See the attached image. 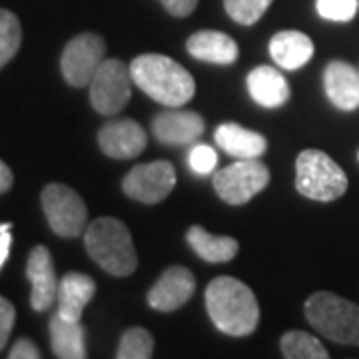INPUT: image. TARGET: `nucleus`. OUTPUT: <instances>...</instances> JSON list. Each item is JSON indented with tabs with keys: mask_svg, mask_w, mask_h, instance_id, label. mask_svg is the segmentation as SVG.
Here are the masks:
<instances>
[{
	"mask_svg": "<svg viewBox=\"0 0 359 359\" xmlns=\"http://www.w3.org/2000/svg\"><path fill=\"white\" fill-rule=\"evenodd\" d=\"M205 309L219 332L231 337L254 334L259 323L254 292L230 276H219L205 287Z\"/></svg>",
	"mask_w": 359,
	"mask_h": 359,
	"instance_id": "1",
	"label": "nucleus"
},
{
	"mask_svg": "<svg viewBox=\"0 0 359 359\" xmlns=\"http://www.w3.org/2000/svg\"><path fill=\"white\" fill-rule=\"evenodd\" d=\"M130 72L144 94L168 108H180L196 94L192 74L164 54H142L132 60Z\"/></svg>",
	"mask_w": 359,
	"mask_h": 359,
	"instance_id": "2",
	"label": "nucleus"
},
{
	"mask_svg": "<svg viewBox=\"0 0 359 359\" xmlns=\"http://www.w3.org/2000/svg\"><path fill=\"white\" fill-rule=\"evenodd\" d=\"M84 244L88 256L110 276L126 278L138 268L132 233L120 219H94L84 231Z\"/></svg>",
	"mask_w": 359,
	"mask_h": 359,
	"instance_id": "3",
	"label": "nucleus"
},
{
	"mask_svg": "<svg viewBox=\"0 0 359 359\" xmlns=\"http://www.w3.org/2000/svg\"><path fill=\"white\" fill-rule=\"evenodd\" d=\"M306 318L323 337L341 346H359V306L332 292H316L306 302Z\"/></svg>",
	"mask_w": 359,
	"mask_h": 359,
	"instance_id": "4",
	"label": "nucleus"
},
{
	"mask_svg": "<svg viewBox=\"0 0 359 359\" xmlns=\"http://www.w3.org/2000/svg\"><path fill=\"white\" fill-rule=\"evenodd\" d=\"M295 188L316 202H334L347 190V176L321 150H304L295 160Z\"/></svg>",
	"mask_w": 359,
	"mask_h": 359,
	"instance_id": "5",
	"label": "nucleus"
},
{
	"mask_svg": "<svg viewBox=\"0 0 359 359\" xmlns=\"http://www.w3.org/2000/svg\"><path fill=\"white\" fill-rule=\"evenodd\" d=\"M132 72L118 58L104 60L98 72L90 82V102L92 108L104 116L118 114L126 108L130 96H132Z\"/></svg>",
	"mask_w": 359,
	"mask_h": 359,
	"instance_id": "6",
	"label": "nucleus"
},
{
	"mask_svg": "<svg viewBox=\"0 0 359 359\" xmlns=\"http://www.w3.org/2000/svg\"><path fill=\"white\" fill-rule=\"evenodd\" d=\"M42 208L54 233L62 238H78L86 230V204L72 188L65 184H48L42 190Z\"/></svg>",
	"mask_w": 359,
	"mask_h": 359,
	"instance_id": "7",
	"label": "nucleus"
},
{
	"mask_svg": "<svg viewBox=\"0 0 359 359\" xmlns=\"http://www.w3.org/2000/svg\"><path fill=\"white\" fill-rule=\"evenodd\" d=\"M269 184V170L257 160H238L214 174V190L231 205H242Z\"/></svg>",
	"mask_w": 359,
	"mask_h": 359,
	"instance_id": "8",
	"label": "nucleus"
},
{
	"mask_svg": "<svg viewBox=\"0 0 359 359\" xmlns=\"http://www.w3.org/2000/svg\"><path fill=\"white\" fill-rule=\"evenodd\" d=\"M104 52H106V44L102 36L92 32L74 36L65 46L60 58V68L66 82L74 88L90 86L92 78L104 62Z\"/></svg>",
	"mask_w": 359,
	"mask_h": 359,
	"instance_id": "9",
	"label": "nucleus"
},
{
	"mask_svg": "<svg viewBox=\"0 0 359 359\" xmlns=\"http://www.w3.org/2000/svg\"><path fill=\"white\" fill-rule=\"evenodd\" d=\"M176 186V170L166 160L132 168L122 182L124 194L142 204H158Z\"/></svg>",
	"mask_w": 359,
	"mask_h": 359,
	"instance_id": "10",
	"label": "nucleus"
},
{
	"mask_svg": "<svg viewBox=\"0 0 359 359\" xmlns=\"http://www.w3.org/2000/svg\"><path fill=\"white\" fill-rule=\"evenodd\" d=\"M26 278L32 285L30 292V306L34 311H46L52 308V304L58 297V283L54 271V262H52L50 252L44 245H36L26 264Z\"/></svg>",
	"mask_w": 359,
	"mask_h": 359,
	"instance_id": "11",
	"label": "nucleus"
},
{
	"mask_svg": "<svg viewBox=\"0 0 359 359\" xmlns=\"http://www.w3.org/2000/svg\"><path fill=\"white\" fill-rule=\"evenodd\" d=\"M196 292V280L192 271L184 266H172L168 268L158 282L148 292V304L156 311H176Z\"/></svg>",
	"mask_w": 359,
	"mask_h": 359,
	"instance_id": "12",
	"label": "nucleus"
},
{
	"mask_svg": "<svg viewBox=\"0 0 359 359\" xmlns=\"http://www.w3.org/2000/svg\"><path fill=\"white\" fill-rule=\"evenodd\" d=\"M205 122L198 112L170 108L158 114L152 122L156 140L164 146H188L204 134Z\"/></svg>",
	"mask_w": 359,
	"mask_h": 359,
	"instance_id": "13",
	"label": "nucleus"
},
{
	"mask_svg": "<svg viewBox=\"0 0 359 359\" xmlns=\"http://www.w3.org/2000/svg\"><path fill=\"white\" fill-rule=\"evenodd\" d=\"M98 144L106 156L114 160H130L146 150L148 138L138 122L114 120L98 132Z\"/></svg>",
	"mask_w": 359,
	"mask_h": 359,
	"instance_id": "14",
	"label": "nucleus"
},
{
	"mask_svg": "<svg viewBox=\"0 0 359 359\" xmlns=\"http://www.w3.org/2000/svg\"><path fill=\"white\" fill-rule=\"evenodd\" d=\"M323 88L335 108L351 112L359 108V72L344 60H334L325 66Z\"/></svg>",
	"mask_w": 359,
	"mask_h": 359,
	"instance_id": "15",
	"label": "nucleus"
},
{
	"mask_svg": "<svg viewBox=\"0 0 359 359\" xmlns=\"http://www.w3.org/2000/svg\"><path fill=\"white\" fill-rule=\"evenodd\" d=\"M186 46H188V52L194 58H198L202 62H210V65H233L238 60V54H240L236 40L228 34H224V32H218V30L194 32L186 42Z\"/></svg>",
	"mask_w": 359,
	"mask_h": 359,
	"instance_id": "16",
	"label": "nucleus"
},
{
	"mask_svg": "<svg viewBox=\"0 0 359 359\" xmlns=\"http://www.w3.org/2000/svg\"><path fill=\"white\" fill-rule=\"evenodd\" d=\"M96 294V283L86 273L70 271L58 283V313L66 320L80 321L84 308Z\"/></svg>",
	"mask_w": 359,
	"mask_h": 359,
	"instance_id": "17",
	"label": "nucleus"
},
{
	"mask_svg": "<svg viewBox=\"0 0 359 359\" xmlns=\"http://www.w3.org/2000/svg\"><path fill=\"white\" fill-rule=\"evenodd\" d=\"M250 96L264 108H280L290 100V84L278 68L257 66L248 74Z\"/></svg>",
	"mask_w": 359,
	"mask_h": 359,
	"instance_id": "18",
	"label": "nucleus"
},
{
	"mask_svg": "<svg viewBox=\"0 0 359 359\" xmlns=\"http://www.w3.org/2000/svg\"><path fill=\"white\" fill-rule=\"evenodd\" d=\"M214 138L226 154L233 156L238 160H257L268 148V140L262 134L252 132L240 124H233V122L218 126Z\"/></svg>",
	"mask_w": 359,
	"mask_h": 359,
	"instance_id": "19",
	"label": "nucleus"
},
{
	"mask_svg": "<svg viewBox=\"0 0 359 359\" xmlns=\"http://www.w3.org/2000/svg\"><path fill=\"white\" fill-rule=\"evenodd\" d=\"M269 54L283 70H297L313 56V42L304 32L283 30L269 40Z\"/></svg>",
	"mask_w": 359,
	"mask_h": 359,
	"instance_id": "20",
	"label": "nucleus"
},
{
	"mask_svg": "<svg viewBox=\"0 0 359 359\" xmlns=\"http://www.w3.org/2000/svg\"><path fill=\"white\" fill-rule=\"evenodd\" d=\"M50 344L58 359H86V335L82 323L66 320L58 311L50 320Z\"/></svg>",
	"mask_w": 359,
	"mask_h": 359,
	"instance_id": "21",
	"label": "nucleus"
},
{
	"mask_svg": "<svg viewBox=\"0 0 359 359\" xmlns=\"http://www.w3.org/2000/svg\"><path fill=\"white\" fill-rule=\"evenodd\" d=\"M188 244L198 256L210 264H224L236 257L240 244L230 236H214L202 226H192L186 236Z\"/></svg>",
	"mask_w": 359,
	"mask_h": 359,
	"instance_id": "22",
	"label": "nucleus"
},
{
	"mask_svg": "<svg viewBox=\"0 0 359 359\" xmlns=\"http://www.w3.org/2000/svg\"><path fill=\"white\" fill-rule=\"evenodd\" d=\"M280 346L285 359H330V353L320 339L306 332L283 334Z\"/></svg>",
	"mask_w": 359,
	"mask_h": 359,
	"instance_id": "23",
	"label": "nucleus"
},
{
	"mask_svg": "<svg viewBox=\"0 0 359 359\" xmlns=\"http://www.w3.org/2000/svg\"><path fill=\"white\" fill-rule=\"evenodd\" d=\"M154 335L144 327H130L122 335L116 359H152Z\"/></svg>",
	"mask_w": 359,
	"mask_h": 359,
	"instance_id": "24",
	"label": "nucleus"
},
{
	"mask_svg": "<svg viewBox=\"0 0 359 359\" xmlns=\"http://www.w3.org/2000/svg\"><path fill=\"white\" fill-rule=\"evenodd\" d=\"M22 42V28L18 16L0 8V68L11 62Z\"/></svg>",
	"mask_w": 359,
	"mask_h": 359,
	"instance_id": "25",
	"label": "nucleus"
},
{
	"mask_svg": "<svg viewBox=\"0 0 359 359\" xmlns=\"http://www.w3.org/2000/svg\"><path fill=\"white\" fill-rule=\"evenodd\" d=\"M271 2L273 0H224V6L226 13L231 16V20L250 26L264 16Z\"/></svg>",
	"mask_w": 359,
	"mask_h": 359,
	"instance_id": "26",
	"label": "nucleus"
},
{
	"mask_svg": "<svg viewBox=\"0 0 359 359\" xmlns=\"http://www.w3.org/2000/svg\"><path fill=\"white\" fill-rule=\"evenodd\" d=\"M318 13L325 20L349 22L359 11V0H318Z\"/></svg>",
	"mask_w": 359,
	"mask_h": 359,
	"instance_id": "27",
	"label": "nucleus"
},
{
	"mask_svg": "<svg viewBox=\"0 0 359 359\" xmlns=\"http://www.w3.org/2000/svg\"><path fill=\"white\" fill-rule=\"evenodd\" d=\"M216 164H218V156H216V150L205 146V144H198L194 146L192 152H190V168L198 176H208L216 170Z\"/></svg>",
	"mask_w": 359,
	"mask_h": 359,
	"instance_id": "28",
	"label": "nucleus"
},
{
	"mask_svg": "<svg viewBox=\"0 0 359 359\" xmlns=\"http://www.w3.org/2000/svg\"><path fill=\"white\" fill-rule=\"evenodd\" d=\"M14 321H16V309L6 297L0 295V351L8 344V337L13 334Z\"/></svg>",
	"mask_w": 359,
	"mask_h": 359,
	"instance_id": "29",
	"label": "nucleus"
},
{
	"mask_svg": "<svg viewBox=\"0 0 359 359\" xmlns=\"http://www.w3.org/2000/svg\"><path fill=\"white\" fill-rule=\"evenodd\" d=\"M8 359H42L40 358L39 347L34 346L28 337H20L16 339V344L11 349Z\"/></svg>",
	"mask_w": 359,
	"mask_h": 359,
	"instance_id": "30",
	"label": "nucleus"
},
{
	"mask_svg": "<svg viewBox=\"0 0 359 359\" xmlns=\"http://www.w3.org/2000/svg\"><path fill=\"white\" fill-rule=\"evenodd\" d=\"M160 2L164 4L168 13L172 16H178V18L190 16L198 6V0H160Z\"/></svg>",
	"mask_w": 359,
	"mask_h": 359,
	"instance_id": "31",
	"label": "nucleus"
},
{
	"mask_svg": "<svg viewBox=\"0 0 359 359\" xmlns=\"http://www.w3.org/2000/svg\"><path fill=\"white\" fill-rule=\"evenodd\" d=\"M11 224H0V269L4 268L8 254H11V245H13V233H11Z\"/></svg>",
	"mask_w": 359,
	"mask_h": 359,
	"instance_id": "32",
	"label": "nucleus"
},
{
	"mask_svg": "<svg viewBox=\"0 0 359 359\" xmlns=\"http://www.w3.org/2000/svg\"><path fill=\"white\" fill-rule=\"evenodd\" d=\"M14 176L13 172H11V168L6 166L2 160H0V194L8 192L11 190V186H13Z\"/></svg>",
	"mask_w": 359,
	"mask_h": 359,
	"instance_id": "33",
	"label": "nucleus"
},
{
	"mask_svg": "<svg viewBox=\"0 0 359 359\" xmlns=\"http://www.w3.org/2000/svg\"><path fill=\"white\" fill-rule=\"evenodd\" d=\"M358 158H359V154H358Z\"/></svg>",
	"mask_w": 359,
	"mask_h": 359,
	"instance_id": "34",
	"label": "nucleus"
}]
</instances>
